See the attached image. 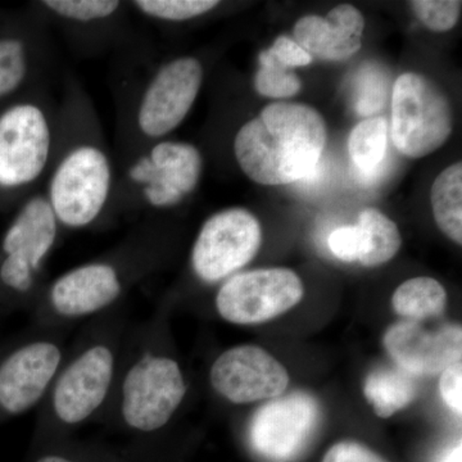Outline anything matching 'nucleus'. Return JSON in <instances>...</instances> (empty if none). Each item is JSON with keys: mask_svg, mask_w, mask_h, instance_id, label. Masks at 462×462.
Masks as SVG:
<instances>
[{"mask_svg": "<svg viewBox=\"0 0 462 462\" xmlns=\"http://www.w3.org/2000/svg\"><path fill=\"white\" fill-rule=\"evenodd\" d=\"M78 345L67 352L42 403L38 420L57 430H75L105 415L126 346V325L116 309L93 319Z\"/></svg>", "mask_w": 462, "mask_h": 462, "instance_id": "f257e3e1", "label": "nucleus"}, {"mask_svg": "<svg viewBox=\"0 0 462 462\" xmlns=\"http://www.w3.org/2000/svg\"><path fill=\"white\" fill-rule=\"evenodd\" d=\"M328 130L320 112L302 103L276 102L240 127L234 153L242 171L261 185L302 180L320 162Z\"/></svg>", "mask_w": 462, "mask_h": 462, "instance_id": "f03ea898", "label": "nucleus"}, {"mask_svg": "<svg viewBox=\"0 0 462 462\" xmlns=\"http://www.w3.org/2000/svg\"><path fill=\"white\" fill-rule=\"evenodd\" d=\"M187 393L184 370L161 346L156 322L148 320L129 334L109 418L134 433H156L170 424Z\"/></svg>", "mask_w": 462, "mask_h": 462, "instance_id": "7ed1b4c3", "label": "nucleus"}, {"mask_svg": "<svg viewBox=\"0 0 462 462\" xmlns=\"http://www.w3.org/2000/svg\"><path fill=\"white\" fill-rule=\"evenodd\" d=\"M58 224L47 197L27 200L0 245V303L35 305L38 282L58 238Z\"/></svg>", "mask_w": 462, "mask_h": 462, "instance_id": "20e7f679", "label": "nucleus"}, {"mask_svg": "<svg viewBox=\"0 0 462 462\" xmlns=\"http://www.w3.org/2000/svg\"><path fill=\"white\" fill-rule=\"evenodd\" d=\"M67 352L63 329L41 328L0 351V422L42 406Z\"/></svg>", "mask_w": 462, "mask_h": 462, "instance_id": "39448f33", "label": "nucleus"}, {"mask_svg": "<svg viewBox=\"0 0 462 462\" xmlns=\"http://www.w3.org/2000/svg\"><path fill=\"white\" fill-rule=\"evenodd\" d=\"M454 127L451 103L430 79L401 75L392 91V139L404 156L421 158L438 151Z\"/></svg>", "mask_w": 462, "mask_h": 462, "instance_id": "423d86ee", "label": "nucleus"}, {"mask_svg": "<svg viewBox=\"0 0 462 462\" xmlns=\"http://www.w3.org/2000/svg\"><path fill=\"white\" fill-rule=\"evenodd\" d=\"M109 158L93 144L67 152L50 181L47 199L60 226L80 230L98 220L111 193Z\"/></svg>", "mask_w": 462, "mask_h": 462, "instance_id": "0eeeda50", "label": "nucleus"}, {"mask_svg": "<svg viewBox=\"0 0 462 462\" xmlns=\"http://www.w3.org/2000/svg\"><path fill=\"white\" fill-rule=\"evenodd\" d=\"M263 245V229L248 209L216 212L200 227L190 254L194 275L206 284L223 282L247 266Z\"/></svg>", "mask_w": 462, "mask_h": 462, "instance_id": "6e6552de", "label": "nucleus"}, {"mask_svg": "<svg viewBox=\"0 0 462 462\" xmlns=\"http://www.w3.org/2000/svg\"><path fill=\"white\" fill-rule=\"evenodd\" d=\"M321 421L318 400L307 392H291L261 406L252 416L248 440L267 462H293L311 445Z\"/></svg>", "mask_w": 462, "mask_h": 462, "instance_id": "1a4fd4ad", "label": "nucleus"}, {"mask_svg": "<svg viewBox=\"0 0 462 462\" xmlns=\"http://www.w3.org/2000/svg\"><path fill=\"white\" fill-rule=\"evenodd\" d=\"M300 276L284 267L238 273L221 282L216 311L236 325H256L278 318L302 300Z\"/></svg>", "mask_w": 462, "mask_h": 462, "instance_id": "9d476101", "label": "nucleus"}, {"mask_svg": "<svg viewBox=\"0 0 462 462\" xmlns=\"http://www.w3.org/2000/svg\"><path fill=\"white\" fill-rule=\"evenodd\" d=\"M51 151V129L39 106L23 103L0 116V187L32 184L44 171Z\"/></svg>", "mask_w": 462, "mask_h": 462, "instance_id": "9b49d317", "label": "nucleus"}, {"mask_svg": "<svg viewBox=\"0 0 462 462\" xmlns=\"http://www.w3.org/2000/svg\"><path fill=\"white\" fill-rule=\"evenodd\" d=\"M203 83L197 58L180 57L161 67L143 93L138 126L148 138H163L187 118Z\"/></svg>", "mask_w": 462, "mask_h": 462, "instance_id": "f8f14e48", "label": "nucleus"}, {"mask_svg": "<svg viewBox=\"0 0 462 462\" xmlns=\"http://www.w3.org/2000/svg\"><path fill=\"white\" fill-rule=\"evenodd\" d=\"M203 160L199 148L184 142L157 143L129 169V178L143 188L154 208L180 205L199 187Z\"/></svg>", "mask_w": 462, "mask_h": 462, "instance_id": "ddd939ff", "label": "nucleus"}, {"mask_svg": "<svg viewBox=\"0 0 462 462\" xmlns=\"http://www.w3.org/2000/svg\"><path fill=\"white\" fill-rule=\"evenodd\" d=\"M209 384L231 403H252L282 396L289 374L260 346H236L217 356L209 369Z\"/></svg>", "mask_w": 462, "mask_h": 462, "instance_id": "4468645a", "label": "nucleus"}, {"mask_svg": "<svg viewBox=\"0 0 462 462\" xmlns=\"http://www.w3.org/2000/svg\"><path fill=\"white\" fill-rule=\"evenodd\" d=\"M385 351L398 367L413 376H434L460 363L462 331L458 325L428 330L419 322L398 321L385 331Z\"/></svg>", "mask_w": 462, "mask_h": 462, "instance_id": "2eb2a0df", "label": "nucleus"}, {"mask_svg": "<svg viewBox=\"0 0 462 462\" xmlns=\"http://www.w3.org/2000/svg\"><path fill=\"white\" fill-rule=\"evenodd\" d=\"M365 18L351 5H339L327 17L309 14L294 25V41L311 57L338 62L363 47Z\"/></svg>", "mask_w": 462, "mask_h": 462, "instance_id": "dca6fc26", "label": "nucleus"}, {"mask_svg": "<svg viewBox=\"0 0 462 462\" xmlns=\"http://www.w3.org/2000/svg\"><path fill=\"white\" fill-rule=\"evenodd\" d=\"M364 394L374 412L388 419L402 411L419 396V383L401 367H376L364 383Z\"/></svg>", "mask_w": 462, "mask_h": 462, "instance_id": "f3484780", "label": "nucleus"}, {"mask_svg": "<svg viewBox=\"0 0 462 462\" xmlns=\"http://www.w3.org/2000/svg\"><path fill=\"white\" fill-rule=\"evenodd\" d=\"M447 291L436 279L419 276L402 282L392 297V306L404 320L420 322L439 318L447 309Z\"/></svg>", "mask_w": 462, "mask_h": 462, "instance_id": "a211bd4d", "label": "nucleus"}, {"mask_svg": "<svg viewBox=\"0 0 462 462\" xmlns=\"http://www.w3.org/2000/svg\"><path fill=\"white\" fill-rule=\"evenodd\" d=\"M434 220L458 245L462 243V163L447 167L433 182L430 193Z\"/></svg>", "mask_w": 462, "mask_h": 462, "instance_id": "6ab92c4d", "label": "nucleus"}, {"mask_svg": "<svg viewBox=\"0 0 462 462\" xmlns=\"http://www.w3.org/2000/svg\"><path fill=\"white\" fill-rule=\"evenodd\" d=\"M357 226L364 236V251L358 263L365 267H378L389 263L402 245L397 225L379 209H363L358 215Z\"/></svg>", "mask_w": 462, "mask_h": 462, "instance_id": "aec40b11", "label": "nucleus"}, {"mask_svg": "<svg viewBox=\"0 0 462 462\" xmlns=\"http://www.w3.org/2000/svg\"><path fill=\"white\" fill-rule=\"evenodd\" d=\"M388 121L372 117L356 125L349 134L348 153L357 171H370L387 157Z\"/></svg>", "mask_w": 462, "mask_h": 462, "instance_id": "412c9836", "label": "nucleus"}, {"mask_svg": "<svg viewBox=\"0 0 462 462\" xmlns=\"http://www.w3.org/2000/svg\"><path fill=\"white\" fill-rule=\"evenodd\" d=\"M261 67L254 76V89L267 98L282 99L297 96L302 89L300 78L285 69L269 51L260 54Z\"/></svg>", "mask_w": 462, "mask_h": 462, "instance_id": "4be33fe9", "label": "nucleus"}, {"mask_svg": "<svg viewBox=\"0 0 462 462\" xmlns=\"http://www.w3.org/2000/svg\"><path fill=\"white\" fill-rule=\"evenodd\" d=\"M220 3L216 0H138L134 2L145 16L156 18V20L180 21L191 20L208 14L217 7Z\"/></svg>", "mask_w": 462, "mask_h": 462, "instance_id": "5701e85b", "label": "nucleus"}, {"mask_svg": "<svg viewBox=\"0 0 462 462\" xmlns=\"http://www.w3.org/2000/svg\"><path fill=\"white\" fill-rule=\"evenodd\" d=\"M27 53L18 39L0 41V98L14 93L25 80Z\"/></svg>", "mask_w": 462, "mask_h": 462, "instance_id": "b1692460", "label": "nucleus"}, {"mask_svg": "<svg viewBox=\"0 0 462 462\" xmlns=\"http://www.w3.org/2000/svg\"><path fill=\"white\" fill-rule=\"evenodd\" d=\"M42 5L57 16L76 23L105 20L120 8L115 0H45Z\"/></svg>", "mask_w": 462, "mask_h": 462, "instance_id": "393cba45", "label": "nucleus"}, {"mask_svg": "<svg viewBox=\"0 0 462 462\" xmlns=\"http://www.w3.org/2000/svg\"><path fill=\"white\" fill-rule=\"evenodd\" d=\"M422 25L434 32H447L460 20L462 3L457 0H413L410 3Z\"/></svg>", "mask_w": 462, "mask_h": 462, "instance_id": "a878e982", "label": "nucleus"}, {"mask_svg": "<svg viewBox=\"0 0 462 462\" xmlns=\"http://www.w3.org/2000/svg\"><path fill=\"white\" fill-rule=\"evenodd\" d=\"M328 245L331 254L343 263H356L363 254L364 236L357 225H346L330 234Z\"/></svg>", "mask_w": 462, "mask_h": 462, "instance_id": "bb28decb", "label": "nucleus"}, {"mask_svg": "<svg viewBox=\"0 0 462 462\" xmlns=\"http://www.w3.org/2000/svg\"><path fill=\"white\" fill-rule=\"evenodd\" d=\"M321 462H388L369 447L343 440L330 447Z\"/></svg>", "mask_w": 462, "mask_h": 462, "instance_id": "cd10ccee", "label": "nucleus"}, {"mask_svg": "<svg viewBox=\"0 0 462 462\" xmlns=\"http://www.w3.org/2000/svg\"><path fill=\"white\" fill-rule=\"evenodd\" d=\"M267 51L285 69L305 67L312 62V57L294 39L288 38V36H279L273 42V47Z\"/></svg>", "mask_w": 462, "mask_h": 462, "instance_id": "c85d7f7f", "label": "nucleus"}, {"mask_svg": "<svg viewBox=\"0 0 462 462\" xmlns=\"http://www.w3.org/2000/svg\"><path fill=\"white\" fill-rule=\"evenodd\" d=\"M462 367L461 363L449 366L440 374L439 392L443 401L457 415L462 411Z\"/></svg>", "mask_w": 462, "mask_h": 462, "instance_id": "c756f323", "label": "nucleus"}, {"mask_svg": "<svg viewBox=\"0 0 462 462\" xmlns=\"http://www.w3.org/2000/svg\"><path fill=\"white\" fill-rule=\"evenodd\" d=\"M383 79L380 76L366 74L361 79V97L357 103V111L360 115H372L378 111L384 100V88Z\"/></svg>", "mask_w": 462, "mask_h": 462, "instance_id": "7c9ffc66", "label": "nucleus"}, {"mask_svg": "<svg viewBox=\"0 0 462 462\" xmlns=\"http://www.w3.org/2000/svg\"><path fill=\"white\" fill-rule=\"evenodd\" d=\"M388 171V163L383 162L382 165L375 167V169L370 170V171L363 172L356 170V180L360 182L363 187H373L376 182L382 180L384 178L385 172Z\"/></svg>", "mask_w": 462, "mask_h": 462, "instance_id": "2f4dec72", "label": "nucleus"}, {"mask_svg": "<svg viewBox=\"0 0 462 462\" xmlns=\"http://www.w3.org/2000/svg\"><path fill=\"white\" fill-rule=\"evenodd\" d=\"M35 462H78L74 458L67 457L65 455L60 454H45L41 456Z\"/></svg>", "mask_w": 462, "mask_h": 462, "instance_id": "473e14b6", "label": "nucleus"}, {"mask_svg": "<svg viewBox=\"0 0 462 462\" xmlns=\"http://www.w3.org/2000/svg\"><path fill=\"white\" fill-rule=\"evenodd\" d=\"M446 462H460V448L455 449L452 455L447 458Z\"/></svg>", "mask_w": 462, "mask_h": 462, "instance_id": "72a5a7b5", "label": "nucleus"}]
</instances>
